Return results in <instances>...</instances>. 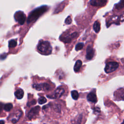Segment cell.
<instances>
[{"mask_svg":"<svg viewBox=\"0 0 124 124\" xmlns=\"http://www.w3.org/2000/svg\"><path fill=\"white\" fill-rule=\"evenodd\" d=\"M48 9V7L47 6L44 5L32 11L28 16L27 23L29 24L35 21L40 16L46 12Z\"/></svg>","mask_w":124,"mask_h":124,"instance_id":"obj_1","label":"cell"},{"mask_svg":"<svg viewBox=\"0 0 124 124\" xmlns=\"http://www.w3.org/2000/svg\"><path fill=\"white\" fill-rule=\"evenodd\" d=\"M7 57V54L5 53H4L0 55V60H4Z\"/></svg>","mask_w":124,"mask_h":124,"instance_id":"obj_23","label":"cell"},{"mask_svg":"<svg viewBox=\"0 0 124 124\" xmlns=\"http://www.w3.org/2000/svg\"><path fill=\"white\" fill-rule=\"evenodd\" d=\"M38 51L43 55H49L52 52V47L50 43L47 41H43L39 43L38 47Z\"/></svg>","mask_w":124,"mask_h":124,"instance_id":"obj_2","label":"cell"},{"mask_svg":"<svg viewBox=\"0 0 124 124\" xmlns=\"http://www.w3.org/2000/svg\"><path fill=\"white\" fill-rule=\"evenodd\" d=\"M4 107V105H3V104L2 103H0V113H1V111L2 110V109H3V107Z\"/></svg>","mask_w":124,"mask_h":124,"instance_id":"obj_24","label":"cell"},{"mask_svg":"<svg viewBox=\"0 0 124 124\" xmlns=\"http://www.w3.org/2000/svg\"><path fill=\"white\" fill-rule=\"evenodd\" d=\"M71 96L72 98L74 100H77L79 97V93L76 90H73L71 91Z\"/></svg>","mask_w":124,"mask_h":124,"instance_id":"obj_17","label":"cell"},{"mask_svg":"<svg viewBox=\"0 0 124 124\" xmlns=\"http://www.w3.org/2000/svg\"><path fill=\"white\" fill-rule=\"evenodd\" d=\"M82 116L81 114L77 115L72 121V124H81V123Z\"/></svg>","mask_w":124,"mask_h":124,"instance_id":"obj_15","label":"cell"},{"mask_svg":"<svg viewBox=\"0 0 124 124\" xmlns=\"http://www.w3.org/2000/svg\"><path fill=\"white\" fill-rule=\"evenodd\" d=\"M47 99L44 96L40 97L38 99V103L39 104H44L47 102Z\"/></svg>","mask_w":124,"mask_h":124,"instance_id":"obj_20","label":"cell"},{"mask_svg":"<svg viewBox=\"0 0 124 124\" xmlns=\"http://www.w3.org/2000/svg\"><path fill=\"white\" fill-rule=\"evenodd\" d=\"M82 66V62L80 60H78L75 63L74 67V70L75 72H79Z\"/></svg>","mask_w":124,"mask_h":124,"instance_id":"obj_14","label":"cell"},{"mask_svg":"<svg viewBox=\"0 0 124 124\" xmlns=\"http://www.w3.org/2000/svg\"><path fill=\"white\" fill-rule=\"evenodd\" d=\"M78 33L75 32V33L67 34L65 36L61 37L60 39L62 40V41H63L65 43H68L71 42L73 39L76 38L78 37Z\"/></svg>","mask_w":124,"mask_h":124,"instance_id":"obj_7","label":"cell"},{"mask_svg":"<svg viewBox=\"0 0 124 124\" xmlns=\"http://www.w3.org/2000/svg\"><path fill=\"white\" fill-rule=\"evenodd\" d=\"M22 114V111L20 110H18L16 112L12 114L9 116V121L13 124L17 123L20 118Z\"/></svg>","mask_w":124,"mask_h":124,"instance_id":"obj_5","label":"cell"},{"mask_svg":"<svg viewBox=\"0 0 124 124\" xmlns=\"http://www.w3.org/2000/svg\"><path fill=\"white\" fill-rule=\"evenodd\" d=\"M107 0H91V5L95 6H103L107 3Z\"/></svg>","mask_w":124,"mask_h":124,"instance_id":"obj_11","label":"cell"},{"mask_svg":"<svg viewBox=\"0 0 124 124\" xmlns=\"http://www.w3.org/2000/svg\"><path fill=\"white\" fill-rule=\"evenodd\" d=\"M15 95L16 96V98L19 100H20L22 99L24 95V91L21 89H18L15 92Z\"/></svg>","mask_w":124,"mask_h":124,"instance_id":"obj_13","label":"cell"},{"mask_svg":"<svg viewBox=\"0 0 124 124\" xmlns=\"http://www.w3.org/2000/svg\"><path fill=\"white\" fill-rule=\"evenodd\" d=\"M14 18L16 21L21 25L24 23L26 19V15L21 11H19L16 12L14 15Z\"/></svg>","mask_w":124,"mask_h":124,"instance_id":"obj_3","label":"cell"},{"mask_svg":"<svg viewBox=\"0 0 124 124\" xmlns=\"http://www.w3.org/2000/svg\"><path fill=\"white\" fill-rule=\"evenodd\" d=\"M3 108L5 111H9L13 108V105H12V103H7L4 106Z\"/></svg>","mask_w":124,"mask_h":124,"instance_id":"obj_19","label":"cell"},{"mask_svg":"<svg viewBox=\"0 0 124 124\" xmlns=\"http://www.w3.org/2000/svg\"><path fill=\"white\" fill-rule=\"evenodd\" d=\"M87 100L91 102L95 103L97 102V97L96 94L93 92H90L87 96Z\"/></svg>","mask_w":124,"mask_h":124,"instance_id":"obj_12","label":"cell"},{"mask_svg":"<svg viewBox=\"0 0 124 124\" xmlns=\"http://www.w3.org/2000/svg\"><path fill=\"white\" fill-rule=\"evenodd\" d=\"M93 28L96 33H99L100 30V24L98 21H96L93 25Z\"/></svg>","mask_w":124,"mask_h":124,"instance_id":"obj_16","label":"cell"},{"mask_svg":"<svg viewBox=\"0 0 124 124\" xmlns=\"http://www.w3.org/2000/svg\"><path fill=\"white\" fill-rule=\"evenodd\" d=\"M119 67V64L116 62H110L107 63L105 68V71L107 73H110L115 71Z\"/></svg>","mask_w":124,"mask_h":124,"instance_id":"obj_4","label":"cell"},{"mask_svg":"<svg viewBox=\"0 0 124 124\" xmlns=\"http://www.w3.org/2000/svg\"><path fill=\"white\" fill-rule=\"evenodd\" d=\"M17 42L15 39H12L9 41L8 46L10 48H15L17 46Z\"/></svg>","mask_w":124,"mask_h":124,"instance_id":"obj_18","label":"cell"},{"mask_svg":"<svg viewBox=\"0 0 124 124\" xmlns=\"http://www.w3.org/2000/svg\"><path fill=\"white\" fill-rule=\"evenodd\" d=\"M0 124H5V121L4 120H0Z\"/></svg>","mask_w":124,"mask_h":124,"instance_id":"obj_25","label":"cell"},{"mask_svg":"<svg viewBox=\"0 0 124 124\" xmlns=\"http://www.w3.org/2000/svg\"><path fill=\"white\" fill-rule=\"evenodd\" d=\"M72 22V19L70 16H68L65 20V23L67 24H70Z\"/></svg>","mask_w":124,"mask_h":124,"instance_id":"obj_22","label":"cell"},{"mask_svg":"<svg viewBox=\"0 0 124 124\" xmlns=\"http://www.w3.org/2000/svg\"><path fill=\"white\" fill-rule=\"evenodd\" d=\"M65 93V89L62 87L61 86L59 87L55 91L53 95H47L48 98H60Z\"/></svg>","mask_w":124,"mask_h":124,"instance_id":"obj_9","label":"cell"},{"mask_svg":"<svg viewBox=\"0 0 124 124\" xmlns=\"http://www.w3.org/2000/svg\"><path fill=\"white\" fill-rule=\"evenodd\" d=\"M84 47V44L83 43H78L75 47V49H76V51H78L80 50H81V49L83 48Z\"/></svg>","mask_w":124,"mask_h":124,"instance_id":"obj_21","label":"cell"},{"mask_svg":"<svg viewBox=\"0 0 124 124\" xmlns=\"http://www.w3.org/2000/svg\"><path fill=\"white\" fill-rule=\"evenodd\" d=\"M40 110V107L37 106L31 109L28 114V117L30 120L34 119L39 114V112Z\"/></svg>","mask_w":124,"mask_h":124,"instance_id":"obj_6","label":"cell"},{"mask_svg":"<svg viewBox=\"0 0 124 124\" xmlns=\"http://www.w3.org/2000/svg\"><path fill=\"white\" fill-rule=\"evenodd\" d=\"M95 54V49L91 46H88L86 50V59L88 60H91Z\"/></svg>","mask_w":124,"mask_h":124,"instance_id":"obj_10","label":"cell"},{"mask_svg":"<svg viewBox=\"0 0 124 124\" xmlns=\"http://www.w3.org/2000/svg\"><path fill=\"white\" fill-rule=\"evenodd\" d=\"M33 88L38 91H49L51 90V86L46 83L34 84L33 85Z\"/></svg>","mask_w":124,"mask_h":124,"instance_id":"obj_8","label":"cell"}]
</instances>
